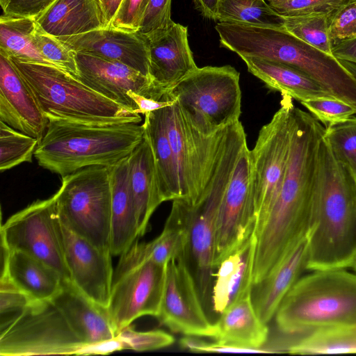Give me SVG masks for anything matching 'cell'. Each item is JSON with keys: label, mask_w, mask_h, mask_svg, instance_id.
<instances>
[{"label": "cell", "mask_w": 356, "mask_h": 356, "mask_svg": "<svg viewBox=\"0 0 356 356\" xmlns=\"http://www.w3.org/2000/svg\"><path fill=\"white\" fill-rule=\"evenodd\" d=\"M248 71L271 90L300 102L316 98H335L307 75L290 65L253 56L241 57Z\"/></svg>", "instance_id": "f546056e"}, {"label": "cell", "mask_w": 356, "mask_h": 356, "mask_svg": "<svg viewBox=\"0 0 356 356\" xmlns=\"http://www.w3.org/2000/svg\"><path fill=\"white\" fill-rule=\"evenodd\" d=\"M189 239L188 215L182 199L172 200L170 214L161 233L147 243L138 239L120 254L113 273L118 277L130 268L145 261L165 265L170 260L188 253Z\"/></svg>", "instance_id": "44dd1931"}, {"label": "cell", "mask_w": 356, "mask_h": 356, "mask_svg": "<svg viewBox=\"0 0 356 356\" xmlns=\"http://www.w3.org/2000/svg\"><path fill=\"white\" fill-rule=\"evenodd\" d=\"M195 336L182 337L179 341L181 347L191 352L195 353H275V352L265 348H252L237 346L216 342H207L197 338Z\"/></svg>", "instance_id": "ee69618b"}, {"label": "cell", "mask_w": 356, "mask_h": 356, "mask_svg": "<svg viewBox=\"0 0 356 356\" xmlns=\"http://www.w3.org/2000/svg\"><path fill=\"white\" fill-rule=\"evenodd\" d=\"M122 0H102V7L105 17L106 26H109Z\"/></svg>", "instance_id": "f5cc1de1"}, {"label": "cell", "mask_w": 356, "mask_h": 356, "mask_svg": "<svg viewBox=\"0 0 356 356\" xmlns=\"http://www.w3.org/2000/svg\"><path fill=\"white\" fill-rule=\"evenodd\" d=\"M143 124L151 146L163 202L181 197L178 170L167 131L165 108L145 114Z\"/></svg>", "instance_id": "4dcf8cb0"}, {"label": "cell", "mask_w": 356, "mask_h": 356, "mask_svg": "<svg viewBox=\"0 0 356 356\" xmlns=\"http://www.w3.org/2000/svg\"><path fill=\"white\" fill-rule=\"evenodd\" d=\"M75 57L77 78L109 99L135 112L137 108L128 96L129 91L154 99L150 79L135 69L118 61L83 53L76 52Z\"/></svg>", "instance_id": "ac0fdd59"}, {"label": "cell", "mask_w": 356, "mask_h": 356, "mask_svg": "<svg viewBox=\"0 0 356 356\" xmlns=\"http://www.w3.org/2000/svg\"><path fill=\"white\" fill-rule=\"evenodd\" d=\"M274 318L277 329L290 335L356 324V273L327 269L299 278Z\"/></svg>", "instance_id": "5b68a950"}, {"label": "cell", "mask_w": 356, "mask_h": 356, "mask_svg": "<svg viewBox=\"0 0 356 356\" xmlns=\"http://www.w3.org/2000/svg\"><path fill=\"white\" fill-rule=\"evenodd\" d=\"M1 245V277H7L30 302L50 300L58 292L63 280L58 271L25 252Z\"/></svg>", "instance_id": "cb8c5ba5"}, {"label": "cell", "mask_w": 356, "mask_h": 356, "mask_svg": "<svg viewBox=\"0 0 356 356\" xmlns=\"http://www.w3.org/2000/svg\"><path fill=\"white\" fill-rule=\"evenodd\" d=\"M35 26L34 19L2 14L0 18V54L54 66L41 55L34 43L33 35Z\"/></svg>", "instance_id": "d6a6232c"}, {"label": "cell", "mask_w": 356, "mask_h": 356, "mask_svg": "<svg viewBox=\"0 0 356 356\" xmlns=\"http://www.w3.org/2000/svg\"><path fill=\"white\" fill-rule=\"evenodd\" d=\"M250 150L245 144L238 157L216 221L213 266L238 249L254 233L256 216Z\"/></svg>", "instance_id": "4fadbf2b"}, {"label": "cell", "mask_w": 356, "mask_h": 356, "mask_svg": "<svg viewBox=\"0 0 356 356\" xmlns=\"http://www.w3.org/2000/svg\"><path fill=\"white\" fill-rule=\"evenodd\" d=\"M51 300L86 345L116 336L107 307L90 300L70 280H63L60 290Z\"/></svg>", "instance_id": "7402d4cb"}, {"label": "cell", "mask_w": 356, "mask_h": 356, "mask_svg": "<svg viewBox=\"0 0 356 356\" xmlns=\"http://www.w3.org/2000/svg\"><path fill=\"white\" fill-rule=\"evenodd\" d=\"M116 337L122 350L140 352L163 348L175 342L174 337L163 330L137 331L130 325L121 330Z\"/></svg>", "instance_id": "f35d334b"}, {"label": "cell", "mask_w": 356, "mask_h": 356, "mask_svg": "<svg viewBox=\"0 0 356 356\" xmlns=\"http://www.w3.org/2000/svg\"><path fill=\"white\" fill-rule=\"evenodd\" d=\"M39 144L38 138L0 121V170L3 172L24 162H31Z\"/></svg>", "instance_id": "e575fe53"}, {"label": "cell", "mask_w": 356, "mask_h": 356, "mask_svg": "<svg viewBox=\"0 0 356 356\" xmlns=\"http://www.w3.org/2000/svg\"><path fill=\"white\" fill-rule=\"evenodd\" d=\"M355 181H356V175H355Z\"/></svg>", "instance_id": "680465c9"}, {"label": "cell", "mask_w": 356, "mask_h": 356, "mask_svg": "<svg viewBox=\"0 0 356 356\" xmlns=\"http://www.w3.org/2000/svg\"><path fill=\"white\" fill-rule=\"evenodd\" d=\"M220 46L240 57L262 58L301 71L356 110V79L333 55L303 42L284 27L222 24Z\"/></svg>", "instance_id": "7a4b0ae2"}, {"label": "cell", "mask_w": 356, "mask_h": 356, "mask_svg": "<svg viewBox=\"0 0 356 356\" xmlns=\"http://www.w3.org/2000/svg\"><path fill=\"white\" fill-rule=\"evenodd\" d=\"M86 346L51 299L1 315V356L81 355Z\"/></svg>", "instance_id": "9c48e42d"}, {"label": "cell", "mask_w": 356, "mask_h": 356, "mask_svg": "<svg viewBox=\"0 0 356 356\" xmlns=\"http://www.w3.org/2000/svg\"><path fill=\"white\" fill-rule=\"evenodd\" d=\"M99 1L100 2V4L102 6V0H99Z\"/></svg>", "instance_id": "9f6ffc18"}, {"label": "cell", "mask_w": 356, "mask_h": 356, "mask_svg": "<svg viewBox=\"0 0 356 356\" xmlns=\"http://www.w3.org/2000/svg\"><path fill=\"white\" fill-rule=\"evenodd\" d=\"M120 350H122V346L115 336L108 340L87 345L81 351V355H107Z\"/></svg>", "instance_id": "681fc988"}, {"label": "cell", "mask_w": 356, "mask_h": 356, "mask_svg": "<svg viewBox=\"0 0 356 356\" xmlns=\"http://www.w3.org/2000/svg\"><path fill=\"white\" fill-rule=\"evenodd\" d=\"M282 348L293 355L356 353V324L321 327Z\"/></svg>", "instance_id": "1f68e13d"}, {"label": "cell", "mask_w": 356, "mask_h": 356, "mask_svg": "<svg viewBox=\"0 0 356 356\" xmlns=\"http://www.w3.org/2000/svg\"><path fill=\"white\" fill-rule=\"evenodd\" d=\"M0 120L39 142L49 122L22 76L3 54H0Z\"/></svg>", "instance_id": "ffe728a7"}, {"label": "cell", "mask_w": 356, "mask_h": 356, "mask_svg": "<svg viewBox=\"0 0 356 356\" xmlns=\"http://www.w3.org/2000/svg\"><path fill=\"white\" fill-rule=\"evenodd\" d=\"M30 303L27 297L6 277H0V313L7 314L19 311Z\"/></svg>", "instance_id": "7dc6e473"}, {"label": "cell", "mask_w": 356, "mask_h": 356, "mask_svg": "<svg viewBox=\"0 0 356 356\" xmlns=\"http://www.w3.org/2000/svg\"><path fill=\"white\" fill-rule=\"evenodd\" d=\"M55 195L61 223L97 248L111 251V167L89 166L65 175Z\"/></svg>", "instance_id": "ba28073f"}, {"label": "cell", "mask_w": 356, "mask_h": 356, "mask_svg": "<svg viewBox=\"0 0 356 356\" xmlns=\"http://www.w3.org/2000/svg\"><path fill=\"white\" fill-rule=\"evenodd\" d=\"M35 21L42 31L56 38L106 26L99 0H56Z\"/></svg>", "instance_id": "484cf974"}, {"label": "cell", "mask_w": 356, "mask_h": 356, "mask_svg": "<svg viewBox=\"0 0 356 356\" xmlns=\"http://www.w3.org/2000/svg\"><path fill=\"white\" fill-rule=\"evenodd\" d=\"M186 255L170 260L160 309L156 318L174 332L210 337L211 323L202 305Z\"/></svg>", "instance_id": "9a60e30c"}, {"label": "cell", "mask_w": 356, "mask_h": 356, "mask_svg": "<svg viewBox=\"0 0 356 356\" xmlns=\"http://www.w3.org/2000/svg\"><path fill=\"white\" fill-rule=\"evenodd\" d=\"M9 58L48 120L99 124H139L142 120L140 114L99 94L61 68Z\"/></svg>", "instance_id": "277c9868"}, {"label": "cell", "mask_w": 356, "mask_h": 356, "mask_svg": "<svg viewBox=\"0 0 356 356\" xmlns=\"http://www.w3.org/2000/svg\"><path fill=\"white\" fill-rule=\"evenodd\" d=\"M148 47L149 77L154 99L163 101L184 78L197 69L188 40V29L175 22L144 34Z\"/></svg>", "instance_id": "2e32d148"}, {"label": "cell", "mask_w": 356, "mask_h": 356, "mask_svg": "<svg viewBox=\"0 0 356 356\" xmlns=\"http://www.w3.org/2000/svg\"><path fill=\"white\" fill-rule=\"evenodd\" d=\"M355 255V176L336 159L323 136L306 270L350 268Z\"/></svg>", "instance_id": "6da1fadb"}, {"label": "cell", "mask_w": 356, "mask_h": 356, "mask_svg": "<svg viewBox=\"0 0 356 356\" xmlns=\"http://www.w3.org/2000/svg\"><path fill=\"white\" fill-rule=\"evenodd\" d=\"M128 157L111 167V252L113 256L120 255L139 237L135 202L130 186Z\"/></svg>", "instance_id": "4316f807"}, {"label": "cell", "mask_w": 356, "mask_h": 356, "mask_svg": "<svg viewBox=\"0 0 356 356\" xmlns=\"http://www.w3.org/2000/svg\"><path fill=\"white\" fill-rule=\"evenodd\" d=\"M309 234L267 277L253 286L252 302L259 318L265 324L275 316L284 296L306 270Z\"/></svg>", "instance_id": "d4e9b609"}, {"label": "cell", "mask_w": 356, "mask_h": 356, "mask_svg": "<svg viewBox=\"0 0 356 356\" xmlns=\"http://www.w3.org/2000/svg\"><path fill=\"white\" fill-rule=\"evenodd\" d=\"M1 243L9 250L22 251L40 260L58 271L63 280H70L55 194L37 200L10 216L1 227Z\"/></svg>", "instance_id": "7c38bea8"}, {"label": "cell", "mask_w": 356, "mask_h": 356, "mask_svg": "<svg viewBox=\"0 0 356 356\" xmlns=\"http://www.w3.org/2000/svg\"><path fill=\"white\" fill-rule=\"evenodd\" d=\"M324 138L337 161L356 175V117L325 127Z\"/></svg>", "instance_id": "8d00e7d4"}, {"label": "cell", "mask_w": 356, "mask_h": 356, "mask_svg": "<svg viewBox=\"0 0 356 356\" xmlns=\"http://www.w3.org/2000/svg\"><path fill=\"white\" fill-rule=\"evenodd\" d=\"M239 72L230 65L197 67L163 101L175 100L192 127L211 136L239 120Z\"/></svg>", "instance_id": "52a82bcc"}, {"label": "cell", "mask_w": 356, "mask_h": 356, "mask_svg": "<svg viewBox=\"0 0 356 356\" xmlns=\"http://www.w3.org/2000/svg\"><path fill=\"white\" fill-rule=\"evenodd\" d=\"M216 20L222 23L284 27V17L265 0H221Z\"/></svg>", "instance_id": "836d02e7"}, {"label": "cell", "mask_w": 356, "mask_h": 356, "mask_svg": "<svg viewBox=\"0 0 356 356\" xmlns=\"http://www.w3.org/2000/svg\"><path fill=\"white\" fill-rule=\"evenodd\" d=\"M328 17L329 14L284 17L283 26L303 42L332 55Z\"/></svg>", "instance_id": "d590c367"}, {"label": "cell", "mask_w": 356, "mask_h": 356, "mask_svg": "<svg viewBox=\"0 0 356 356\" xmlns=\"http://www.w3.org/2000/svg\"><path fill=\"white\" fill-rule=\"evenodd\" d=\"M128 162L140 237L146 233L152 215L163 202L151 146L145 134L141 143L129 156Z\"/></svg>", "instance_id": "f1b7e54d"}, {"label": "cell", "mask_w": 356, "mask_h": 356, "mask_svg": "<svg viewBox=\"0 0 356 356\" xmlns=\"http://www.w3.org/2000/svg\"><path fill=\"white\" fill-rule=\"evenodd\" d=\"M144 134L143 125L138 123L49 120L34 156L39 165L63 177L89 166L116 165L131 154Z\"/></svg>", "instance_id": "3957f363"}, {"label": "cell", "mask_w": 356, "mask_h": 356, "mask_svg": "<svg viewBox=\"0 0 356 356\" xmlns=\"http://www.w3.org/2000/svg\"><path fill=\"white\" fill-rule=\"evenodd\" d=\"M213 323L210 338L229 345L261 348L268 337L267 324L259 318L252 293L238 300Z\"/></svg>", "instance_id": "83f0119b"}, {"label": "cell", "mask_w": 356, "mask_h": 356, "mask_svg": "<svg viewBox=\"0 0 356 356\" xmlns=\"http://www.w3.org/2000/svg\"><path fill=\"white\" fill-rule=\"evenodd\" d=\"M346 0H270V7L283 17L330 14Z\"/></svg>", "instance_id": "ab89813d"}, {"label": "cell", "mask_w": 356, "mask_h": 356, "mask_svg": "<svg viewBox=\"0 0 356 356\" xmlns=\"http://www.w3.org/2000/svg\"><path fill=\"white\" fill-rule=\"evenodd\" d=\"M339 60L356 79V64L349 61L342 60Z\"/></svg>", "instance_id": "db71d44e"}, {"label": "cell", "mask_w": 356, "mask_h": 356, "mask_svg": "<svg viewBox=\"0 0 356 356\" xmlns=\"http://www.w3.org/2000/svg\"><path fill=\"white\" fill-rule=\"evenodd\" d=\"M332 55L338 60L356 64V38L339 42L332 47Z\"/></svg>", "instance_id": "f907efd6"}, {"label": "cell", "mask_w": 356, "mask_h": 356, "mask_svg": "<svg viewBox=\"0 0 356 356\" xmlns=\"http://www.w3.org/2000/svg\"><path fill=\"white\" fill-rule=\"evenodd\" d=\"M58 38L75 52L124 63L149 77L147 42L139 31L105 26Z\"/></svg>", "instance_id": "d6986e66"}, {"label": "cell", "mask_w": 356, "mask_h": 356, "mask_svg": "<svg viewBox=\"0 0 356 356\" xmlns=\"http://www.w3.org/2000/svg\"><path fill=\"white\" fill-rule=\"evenodd\" d=\"M168 137L178 170L181 197L196 204L211 183L229 126L211 136L197 131L175 103L165 108Z\"/></svg>", "instance_id": "8fae6325"}, {"label": "cell", "mask_w": 356, "mask_h": 356, "mask_svg": "<svg viewBox=\"0 0 356 356\" xmlns=\"http://www.w3.org/2000/svg\"><path fill=\"white\" fill-rule=\"evenodd\" d=\"M265 1H270V0H265Z\"/></svg>", "instance_id": "6f0895ef"}, {"label": "cell", "mask_w": 356, "mask_h": 356, "mask_svg": "<svg viewBox=\"0 0 356 356\" xmlns=\"http://www.w3.org/2000/svg\"><path fill=\"white\" fill-rule=\"evenodd\" d=\"M300 103L325 127L346 120L356 114L353 106L337 98H316Z\"/></svg>", "instance_id": "60d3db41"}, {"label": "cell", "mask_w": 356, "mask_h": 356, "mask_svg": "<svg viewBox=\"0 0 356 356\" xmlns=\"http://www.w3.org/2000/svg\"><path fill=\"white\" fill-rule=\"evenodd\" d=\"M247 144L246 134L238 120L229 126L218 165L205 193L195 204H186L189 239L187 260H191L202 302L211 295L213 274L216 221L222 198L231 179L243 147Z\"/></svg>", "instance_id": "8992f818"}, {"label": "cell", "mask_w": 356, "mask_h": 356, "mask_svg": "<svg viewBox=\"0 0 356 356\" xmlns=\"http://www.w3.org/2000/svg\"><path fill=\"white\" fill-rule=\"evenodd\" d=\"M257 241V236L253 233L216 268L211 296L213 310L216 313L220 314L252 293Z\"/></svg>", "instance_id": "603a6c76"}, {"label": "cell", "mask_w": 356, "mask_h": 356, "mask_svg": "<svg viewBox=\"0 0 356 356\" xmlns=\"http://www.w3.org/2000/svg\"><path fill=\"white\" fill-rule=\"evenodd\" d=\"M33 36L38 51L46 60L54 66L78 77L75 51L58 38L42 31L37 24Z\"/></svg>", "instance_id": "74e56055"}, {"label": "cell", "mask_w": 356, "mask_h": 356, "mask_svg": "<svg viewBox=\"0 0 356 356\" xmlns=\"http://www.w3.org/2000/svg\"><path fill=\"white\" fill-rule=\"evenodd\" d=\"M148 0H122L109 26L138 31Z\"/></svg>", "instance_id": "7bdbcfd3"}, {"label": "cell", "mask_w": 356, "mask_h": 356, "mask_svg": "<svg viewBox=\"0 0 356 356\" xmlns=\"http://www.w3.org/2000/svg\"><path fill=\"white\" fill-rule=\"evenodd\" d=\"M62 228L70 281L90 300L107 307L114 273L111 251L97 248L63 224Z\"/></svg>", "instance_id": "e0dca14e"}, {"label": "cell", "mask_w": 356, "mask_h": 356, "mask_svg": "<svg viewBox=\"0 0 356 356\" xmlns=\"http://www.w3.org/2000/svg\"><path fill=\"white\" fill-rule=\"evenodd\" d=\"M350 268H352L353 270L356 273V255H355V258H354V259L353 261V263H352V264H351Z\"/></svg>", "instance_id": "11a10c76"}, {"label": "cell", "mask_w": 356, "mask_h": 356, "mask_svg": "<svg viewBox=\"0 0 356 356\" xmlns=\"http://www.w3.org/2000/svg\"><path fill=\"white\" fill-rule=\"evenodd\" d=\"M56 0H0L3 13L6 15L35 19Z\"/></svg>", "instance_id": "bcb514c9"}, {"label": "cell", "mask_w": 356, "mask_h": 356, "mask_svg": "<svg viewBox=\"0 0 356 356\" xmlns=\"http://www.w3.org/2000/svg\"><path fill=\"white\" fill-rule=\"evenodd\" d=\"M128 96L134 101L136 106L135 112L138 114H145L157 111L172 105L173 101H159L146 97L134 91H129Z\"/></svg>", "instance_id": "c3c4849f"}, {"label": "cell", "mask_w": 356, "mask_h": 356, "mask_svg": "<svg viewBox=\"0 0 356 356\" xmlns=\"http://www.w3.org/2000/svg\"><path fill=\"white\" fill-rule=\"evenodd\" d=\"M171 2L172 0H148L138 31L147 34L172 24Z\"/></svg>", "instance_id": "f6af8a7d"}, {"label": "cell", "mask_w": 356, "mask_h": 356, "mask_svg": "<svg viewBox=\"0 0 356 356\" xmlns=\"http://www.w3.org/2000/svg\"><path fill=\"white\" fill-rule=\"evenodd\" d=\"M328 27L332 47L356 38V0H346L329 14Z\"/></svg>", "instance_id": "b9f144b4"}, {"label": "cell", "mask_w": 356, "mask_h": 356, "mask_svg": "<svg viewBox=\"0 0 356 356\" xmlns=\"http://www.w3.org/2000/svg\"><path fill=\"white\" fill-rule=\"evenodd\" d=\"M166 264L145 261L113 277L107 309L115 334L143 316L156 317L163 296Z\"/></svg>", "instance_id": "5bb4252c"}, {"label": "cell", "mask_w": 356, "mask_h": 356, "mask_svg": "<svg viewBox=\"0 0 356 356\" xmlns=\"http://www.w3.org/2000/svg\"><path fill=\"white\" fill-rule=\"evenodd\" d=\"M280 108L258 134L250 150L252 184L257 236L280 191L289 162L291 143L292 98L282 95Z\"/></svg>", "instance_id": "30bf717a"}, {"label": "cell", "mask_w": 356, "mask_h": 356, "mask_svg": "<svg viewBox=\"0 0 356 356\" xmlns=\"http://www.w3.org/2000/svg\"><path fill=\"white\" fill-rule=\"evenodd\" d=\"M220 1L221 0H193L196 9L201 15L213 20H216Z\"/></svg>", "instance_id": "816d5d0a"}]
</instances>
